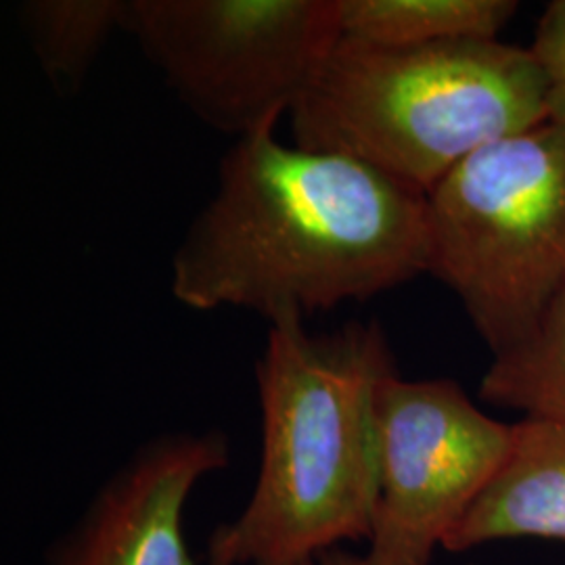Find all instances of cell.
<instances>
[{
	"instance_id": "7a4b0ae2",
	"label": "cell",
	"mask_w": 565,
	"mask_h": 565,
	"mask_svg": "<svg viewBox=\"0 0 565 565\" xmlns=\"http://www.w3.org/2000/svg\"><path fill=\"white\" fill-rule=\"evenodd\" d=\"M394 364L380 324L310 333L268 327L256 363L263 455L242 513L221 525L207 565H300L369 541L377 478L373 398Z\"/></svg>"
},
{
	"instance_id": "9c48e42d",
	"label": "cell",
	"mask_w": 565,
	"mask_h": 565,
	"mask_svg": "<svg viewBox=\"0 0 565 565\" xmlns=\"http://www.w3.org/2000/svg\"><path fill=\"white\" fill-rule=\"evenodd\" d=\"M515 0H340L342 39L406 49L443 42L499 41Z\"/></svg>"
},
{
	"instance_id": "52a82bcc",
	"label": "cell",
	"mask_w": 565,
	"mask_h": 565,
	"mask_svg": "<svg viewBox=\"0 0 565 565\" xmlns=\"http://www.w3.org/2000/svg\"><path fill=\"white\" fill-rule=\"evenodd\" d=\"M228 465L218 431H179L142 446L111 476L51 565H193L184 507L205 476Z\"/></svg>"
},
{
	"instance_id": "3957f363",
	"label": "cell",
	"mask_w": 565,
	"mask_h": 565,
	"mask_svg": "<svg viewBox=\"0 0 565 565\" xmlns=\"http://www.w3.org/2000/svg\"><path fill=\"white\" fill-rule=\"evenodd\" d=\"M546 120L530 49L501 39L406 49L340 39L289 114L296 145L352 156L424 193Z\"/></svg>"
},
{
	"instance_id": "7c38bea8",
	"label": "cell",
	"mask_w": 565,
	"mask_h": 565,
	"mask_svg": "<svg viewBox=\"0 0 565 565\" xmlns=\"http://www.w3.org/2000/svg\"><path fill=\"white\" fill-rule=\"evenodd\" d=\"M527 49L545 82L548 120L565 124V0L546 4Z\"/></svg>"
},
{
	"instance_id": "ba28073f",
	"label": "cell",
	"mask_w": 565,
	"mask_h": 565,
	"mask_svg": "<svg viewBox=\"0 0 565 565\" xmlns=\"http://www.w3.org/2000/svg\"><path fill=\"white\" fill-rule=\"evenodd\" d=\"M505 539H565V425L524 419L513 425L505 463L446 551H469Z\"/></svg>"
},
{
	"instance_id": "8992f818",
	"label": "cell",
	"mask_w": 565,
	"mask_h": 565,
	"mask_svg": "<svg viewBox=\"0 0 565 565\" xmlns=\"http://www.w3.org/2000/svg\"><path fill=\"white\" fill-rule=\"evenodd\" d=\"M375 511L366 565H429L509 457L513 425L452 380L387 371L373 398Z\"/></svg>"
},
{
	"instance_id": "277c9868",
	"label": "cell",
	"mask_w": 565,
	"mask_h": 565,
	"mask_svg": "<svg viewBox=\"0 0 565 565\" xmlns=\"http://www.w3.org/2000/svg\"><path fill=\"white\" fill-rule=\"evenodd\" d=\"M429 268L492 356L565 289V124L492 142L427 193Z\"/></svg>"
},
{
	"instance_id": "8fae6325",
	"label": "cell",
	"mask_w": 565,
	"mask_h": 565,
	"mask_svg": "<svg viewBox=\"0 0 565 565\" xmlns=\"http://www.w3.org/2000/svg\"><path fill=\"white\" fill-rule=\"evenodd\" d=\"M480 396L525 419L565 425V289L522 342L492 356Z\"/></svg>"
},
{
	"instance_id": "6da1fadb",
	"label": "cell",
	"mask_w": 565,
	"mask_h": 565,
	"mask_svg": "<svg viewBox=\"0 0 565 565\" xmlns=\"http://www.w3.org/2000/svg\"><path fill=\"white\" fill-rule=\"evenodd\" d=\"M427 193L345 153L237 139L170 263L177 302L306 321L427 275Z\"/></svg>"
},
{
	"instance_id": "5b68a950",
	"label": "cell",
	"mask_w": 565,
	"mask_h": 565,
	"mask_svg": "<svg viewBox=\"0 0 565 565\" xmlns=\"http://www.w3.org/2000/svg\"><path fill=\"white\" fill-rule=\"evenodd\" d=\"M124 32L203 124L275 130L342 39L340 0H126Z\"/></svg>"
},
{
	"instance_id": "4fadbf2b",
	"label": "cell",
	"mask_w": 565,
	"mask_h": 565,
	"mask_svg": "<svg viewBox=\"0 0 565 565\" xmlns=\"http://www.w3.org/2000/svg\"><path fill=\"white\" fill-rule=\"evenodd\" d=\"M300 565H366L364 557H354V555H348V553H323L315 559H308Z\"/></svg>"
},
{
	"instance_id": "30bf717a",
	"label": "cell",
	"mask_w": 565,
	"mask_h": 565,
	"mask_svg": "<svg viewBox=\"0 0 565 565\" xmlns=\"http://www.w3.org/2000/svg\"><path fill=\"white\" fill-rule=\"evenodd\" d=\"M18 18L44 78L74 93L107 42L124 32L126 0H25Z\"/></svg>"
}]
</instances>
